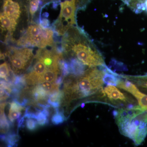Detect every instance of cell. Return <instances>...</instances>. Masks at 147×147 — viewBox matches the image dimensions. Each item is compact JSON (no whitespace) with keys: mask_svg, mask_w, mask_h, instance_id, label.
Returning a JSON list of instances; mask_svg holds the SVG:
<instances>
[{"mask_svg":"<svg viewBox=\"0 0 147 147\" xmlns=\"http://www.w3.org/2000/svg\"><path fill=\"white\" fill-rule=\"evenodd\" d=\"M14 74L19 75L30 66L34 58L32 49L29 47H11L6 53Z\"/></svg>","mask_w":147,"mask_h":147,"instance_id":"52a82bcc","label":"cell"},{"mask_svg":"<svg viewBox=\"0 0 147 147\" xmlns=\"http://www.w3.org/2000/svg\"><path fill=\"white\" fill-rule=\"evenodd\" d=\"M121 134L139 146L147 135V110L139 105L117 108L114 112Z\"/></svg>","mask_w":147,"mask_h":147,"instance_id":"6da1fadb","label":"cell"},{"mask_svg":"<svg viewBox=\"0 0 147 147\" xmlns=\"http://www.w3.org/2000/svg\"><path fill=\"white\" fill-rule=\"evenodd\" d=\"M121 76L134 84L140 91L147 95V74L143 76Z\"/></svg>","mask_w":147,"mask_h":147,"instance_id":"8fae6325","label":"cell"},{"mask_svg":"<svg viewBox=\"0 0 147 147\" xmlns=\"http://www.w3.org/2000/svg\"><path fill=\"white\" fill-rule=\"evenodd\" d=\"M1 139L3 141L5 142L7 144L9 147L13 146L15 144V143L18 142V135L14 133H9L7 136L1 135Z\"/></svg>","mask_w":147,"mask_h":147,"instance_id":"ac0fdd59","label":"cell"},{"mask_svg":"<svg viewBox=\"0 0 147 147\" xmlns=\"http://www.w3.org/2000/svg\"><path fill=\"white\" fill-rule=\"evenodd\" d=\"M38 0H30V11L32 16L36 12L39 6Z\"/></svg>","mask_w":147,"mask_h":147,"instance_id":"44dd1931","label":"cell"},{"mask_svg":"<svg viewBox=\"0 0 147 147\" xmlns=\"http://www.w3.org/2000/svg\"><path fill=\"white\" fill-rule=\"evenodd\" d=\"M24 109V106H22L16 100H13L11 103L8 118L11 124L16 120L19 119L21 117V110Z\"/></svg>","mask_w":147,"mask_h":147,"instance_id":"7c38bea8","label":"cell"},{"mask_svg":"<svg viewBox=\"0 0 147 147\" xmlns=\"http://www.w3.org/2000/svg\"><path fill=\"white\" fill-rule=\"evenodd\" d=\"M55 50L41 49L34 57V63L24 75L26 82L30 85H37L40 78L49 67L61 59V53Z\"/></svg>","mask_w":147,"mask_h":147,"instance_id":"277c9868","label":"cell"},{"mask_svg":"<svg viewBox=\"0 0 147 147\" xmlns=\"http://www.w3.org/2000/svg\"><path fill=\"white\" fill-rule=\"evenodd\" d=\"M84 65L78 60L76 59H72L69 65L70 72L76 76H81L86 71Z\"/></svg>","mask_w":147,"mask_h":147,"instance_id":"9a60e30c","label":"cell"},{"mask_svg":"<svg viewBox=\"0 0 147 147\" xmlns=\"http://www.w3.org/2000/svg\"><path fill=\"white\" fill-rule=\"evenodd\" d=\"M5 103H1V132L2 134H5L9 129L10 123L6 117L4 113Z\"/></svg>","mask_w":147,"mask_h":147,"instance_id":"2e32d148","label":"cell"},{"mask_svg":"<svg viewBox=\"0 0 147 147\" xmlns=\"http://www.w3.org/2000/svg\"><path fill=\"white\" fill-rule=\"evenodd\" d=\"M0 20L1 28L3 31H7L9 33H12L15 31L17 21L6 16L3 13H1Z\"/></svg>","mask_w":147,"mask_h":147,"instance_id":"4fadbf2b","label":"cell"},{"mask_svg":"<svg viewBox=\"0 0 147 147\" xmlns=\"http://www.w3.org/2000/svg\"><path fill=\"white\" fill-rule=\"evenodd\" d=\"M144 3L145 10L146 11L147 13V0H145L144 2Z\"/></svg>","mask_w":147,"mask_h":147,"instance_id":"7402d4cb","label":"cell"},{"mask_svg":"<svg viewBox=\"0 0 147 147\" xmlns=\"http://www.w3.org/2000/svg\"><path fill=\"white\" fill-rule=\"evenodd\" d=\"M62 47L65 53L75 56L85 65L91 67L105 66L102 55L76 30L65 35Z\"/></svg>","mask_w":147,"mask_h":147,"instance_id":"3957f363","label":"cell"},{"mask_svg":"<svg viewBox=\"0 0 147 147\" xmlns=\"http://www.w3.org/2000/svg\"><path fill=\"white\" fill-rule=\"evenodd\" d=\"M76 0H67L61 3L59 16L55 23L57 33L62 36L66 33L75 24Z\"/></svg>","mask_w":147,"mask_h":147,"instance_id":"ba28073f","label":"cell"},{"mask_svg":"<svg viewBox=\"0 0 147 147\" xmlns=\"http://www.w3.org/2000/svg\"><path fill=\"white\" fill-rule=\"evenodd\" d=\"M54 32L49 28L32 24L28 27L24 34L18 41V45L36 47L43 49L53 46Z\"/></svg>","mask_w":147,"mask_h":147,"instance_id":"8992f818","label":"cell"},{"mask_svg":"<svg viewBox=\"0 0 147 147\" xmlns=\"http://www.w3.org/2000/svg\"><path fill=\"white\" fill-rule=\"evenodd\" d=\"M104 71L92 67L79 76H70L64 83V100H72L92 96L103 87Z\"/></svg>","mask_w":147,"mask_h":147,"instance_id":"7a4b0ae2","label":"cell"},{"mask_svg":"<svg viewBox=\"0 0 147 147\" xmlns=\"http://www.w3.org/2000/svg\"><path fill=\"white\" fill-rule=\"evenodd\" d=\"M122 79L121 77L117 86L133 96L137 99L138 105L143 109L147 110V95L140 91L131 82L123 78L124 80Z\"/></svg>","mask_w":147,"mask_h":147,"instance_id":"9c48e42d","label":"cell"},{"mask_svg":"<svg viewBox=\"0 0 147 147\" xmlns=\"http://www.w3.org/2000/svg\"><path fill=\"white\" fill-rule=\"evenodd\" d=\"M38 125L36 119L27 118L26 121V125L27 128L31 131H34L37 128Z\"/></svg>","mask_w":147,"mask_h":147,"instance_id":"ffe728a7","label":"cell"},{"mask_svg":"<svg viewBox=\"0 0 147 147\" xmlns=\"http://www.w3.org/2000/svg\"><path fill=\"white\" fill-rule=\"evenodd\" d=\"M64 98L63 92L59 91L50 95L47 102L55 109L59 108L60 106L61 102L64 100Z\"/></svg>","mask_w":147,"mask_h":147,"instance_id":"5bb4252c","label":"cell"},{"mask_svg":"<svg viewBox=\"0 0 147 147\" xmlns=\"http://www.w3.org/2000/svg\"><path fill=\"white\" fill-rule=\"evenodd\" d=\"M55 113L51 118V121L53 124L58 125L64 122L65 118L63 112L60 111L59 108L55 109Z\"/></svg>","mask_w":147,"mask_h":147,"instance_id":"d6986e66","label":"cell"},{"mask_svg":"<svg viewBox=\"0 0 147 147\" xmlns=\"http://www.w3.org/2000/svg\"><path fill=\"white\" fill-rule=\"evenodd\" d=\"M135 100L131 95L123 92L115 86L108 85L92 96L88 102L106 103L119 108L137 105L138 102Z\"/></svg>","mask_w":147,"mask_h":147,"instance_id":"5b68a950","label":"cell"},{"mask_svg":"<svg viewBox=\"0 0 147 147\" xmlns=\"http://www.w3.org/2000/svg\"><path fill=\"white\" fill-rule=\"evenodd\" d=\"M21 13V7L18 2L13 0H5L3 5V14L18 21Z\"/></svg>","mask_w":147,"mask_h":147,"instance_id":"30bf717a","label":"cell"},{"mask_svg":"<svg viewBox=\"0 0 147 147\" xmlns=\"http://www.w3.org/2000/svg\"><path fill=\"white\" fill-rule=\"evenodd\" d=\"M49 108H45L37 114L36 120L38 125L44 126L48 122V117L50 115Z\"/></svg>","mask_w":147,"mask_h":147,"instance_id":"e0dca14e","label":"cell"}]
</instances>
